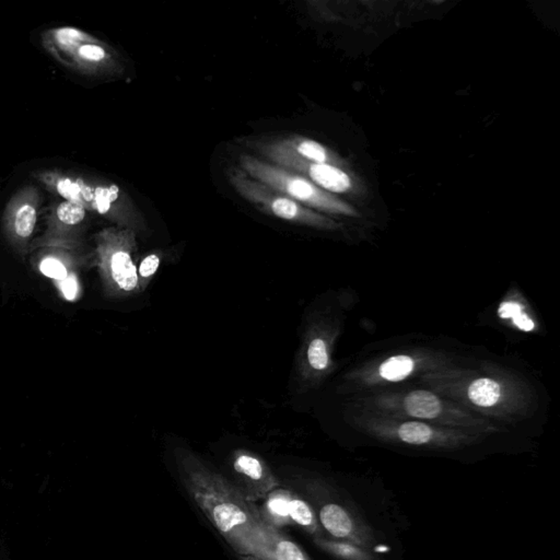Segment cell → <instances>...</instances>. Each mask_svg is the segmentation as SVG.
I'll return each mask as SVG.
<instances>
[{
    "label": "cell",
    "mask_w": 560,
    "mask_h": 560,
    "mask_svg": "<svg viewBox=\"0 0 560 560\" xmlns=\"http://www.w3.org/2000/svg\"><path fill=\"white\" fill-rule=\"evenodd\" d=\"M182 484L243 560H275L270 528L235 484L187 449L174 451Z\"/></svg>",
    "instance_id": "cell-1"
},
{
    "label": "cell",
    "mask_w": 560,
    "mask_h": 560,
    "mask_svg": "<svg viewBox=\"0 0 560 560\" xmlns=\"http://www.w3.org/2000/svg\"><path fill=\"white\" fill-rule=\"evenodd\" d=\"M241 163L243 170L250 177L261 182L272 190L283 193L301 205L304 204L331 214L358 216L357 211L352 205L345 203L344 200L332 193L322 190L300 174L263 162L253 157H243Z\"/></svg>",
    "instance_id": "cell-2"
},
{
    "label": "cell",
    "mask_w": 560,
    "mask_h": 560,
    "mask_svg": "<svg viewBox=\"0 0 560 560\" xmlns=\"http://www.w3.org/2000/svg\"><path fill=\"white\" fill-rule=\"evenodd\" d=\"M235 190L251 203L257 204L267 213L278 218L313 227H332L333 222L322 215L304 207L283 193L272 190L257 180L248 177L246 172L235 171L231 176Z\"/></svg>",
    "instance_id": "cell-3"
},
{
    "label": "cell",
    "mask_w": 560,
    "mask_h": 560,
    "mask_svg": "<svg viewBox=\"0 0 560 560\" xmlns=\"http://www.w3.org/2000/svg\"><path fill=\"white\" fill-rule=\"evenodd\" d=\"M270 159L280 168L300 174L326 192L332 194H358L359 184L341 166L315 163L296 155L283 142H276L266 148Z\"/></svg>",
    "instance_id": "cell-4"
},
{
    "label": "cell",
    "mask_w": 560,
    "mask_h": 560,
    "mask_svg": "<svg viewBox=\"0 0 560 560\" xmlns=\"http://www.w3.org/2000/svg\"><path fill=\"white\" fill-rule=\"evenodd\" d=\"M103 259L105 275L114 292L131 296L139 292L138 266L133 257L135 240L133 235L115 237Z\"/></svg>",
    "instance_id": "cell-5"
},
{
    "label": "cell",
    "mask_w": 560,
    "mask_h": 560,
    "mask_svg": "<svg viewBox=\"0 0 560 560\" xmlns=\"http://www.w3.org/2000/svg\"><path fill=\"white\" fill-rule=\"evenodd\" d=\"M233 467L241 485H237L250 502L266 498L279 488L280 483L266 462L253 452L239 449L233 454Z\"/></svg>",
    "instance_id": "cell-6"
},
{
    "label": "cell",
    "mask_w": 560,
    "mask_h": 560,
    "mask_svg": "<svg viewBox=\"0 0 560 560\" xmlns=\"http://www.w3.org/2000/svg\"><path fill=\"white\" fill-rule=\"evenodd\" d=\"M321 526L332 537L368 548L372 545V535L366 526H361L348 510L337 504H326L321 508Z\"/></svg>",
    "instance_id": "cell-7"
},
{
    "label": "cell",
    "mask_w": 560,
    "mask_h": 560,
    "mask_svg": "<svg viewBox=\"0 0 560 560\" xmlns=\"http://www.w3.org/2000/svg\"><path fill=\"white\" fill-rule=\"evenodd\" d=\"M57 191L63 197L70 202H76L83 205L89 204L92 208L105 214L109 211L111 204L118 196V189L116 186L111 187H92L87 186L79 181H72L70 179H64L58 182Z\"/></svg>",
    "instance_id": "cell-8"
},
{
    "label": "cell",
    "mask_w": 560,
    "mask_h": 560,
    "mask_svg": "<svg viewBox=\"0 0 560 560\" xmlns=\"http://www.w3.org/2000/svg\"><path fill=\"white\" fill-rule=\"evenodd\" d=\"M291 495L292 493L289 491L277 488L265 498L264 508L259 513L267 526L278 530L292 524L289 517V500Z\"/></svg>",
    "instance_id": "cell-9"
},
{
    "label": "cell",
    "mask_w": 560,
    "mask_h": 560,
    "mask_svg": "<svg viewBox=\"0 0 560 560\" xmlns=\"http://www.w3.org/2000/svg\"><path fill=\"white\" fill-rule=\"evenodd\" d=\"M286 144L290 148L296 155L303 158L305 160L315 163H325L332 166H344V161L335 155L333 151L324 147L320 142H314L312 139L294 138L285 140Z\"/></svg>",
    "instance_id": "cell-10"
},
{
    "label": "cell",
    "mask_w": 560,
    "mask_h": 560,
    "mask_svg": "<svg viewBox=\"0 0 560 560\" xmlns=\"http://www.w3.org/2000/svg\"><path fill=\"white\" fill-rule=\"evenodd\" d=\"M301 361L299 363L300 374L308 376L310 374L323 372L328 367L327 344L323 337L314 336L304 345Z\"/></svg>",
    "instance_id": "cell-11"
},
{
    "label": "cell",
    "mask_w": 560,
    "mask_h": 560,
    "mask_svg": "<svg viewBox=\"0 0 560 560\" xmlns=\"http://www.w3.org/2000/svg\"><path fill=\"white\" fill-rule=\"evenodd\" d=\"M314 543L321 550L338 560H376L370 550L347 541H332L324 537H314Z\"/></svg>",
    "instance_id": "cell-12"
},
{
    "label": "cell",
    "mask_w": 560,
    "mask_h": 560,
    "mask_svg": "<svg viewBox=\"0 0 560 560\" xmlns=\"http://www.w3.org/2000/svg\"><path fill=\"white\" fill-rule=\"evenodd\" d=\"M409 415L419 418H435L441 411L439 398L428 391H413L404 400Z\"/></svg>",
    "instance_id": "cell-13"
},
{
    "label": "cell",
    "mask_w": 560,
    "mask_h": 560,
    "mask_svg": "<svg viewBox=\"0 0 560 560\" xmlns=\"http://www.w3.org/2000/svg\"><path fill=\"white\" fill-rule=\"evenodd\" d=\"M289 517L292 523L301 526L308 533L315 537H320V524L312 507L294 494L291 495L289 500Z\"/></svg>",
    "instance_id": "cell-14"
},
{
    "label": "cell",
    "mask_w": 560,
    "mask_h": 560,
    "mask_svg": "<svg viewBox=\"0 0 560 560\" xmlns=\"http://www.w3.org/2000/svg\"><path fill=\"white\" fill-rule=\"evenodd\" d=\"M469 398L476 405L491 407L500 398V387L494 380H476L469 389Z\"/></svg>",
    "instance_id": "cell-15"
},
{
    "label": "cell",
    "mask_w": 560,
    "mask_h": 560,
    "mask_svg": "<svg viewBox=\"0 0 560 560\" xmlns=\"http://www.w3.org/2000/svg\"><path fill=\"white\" fill-rule=\"evenodd\" d=\"M270 533L275 560H311L307 552L301 550L294 541L283 537L277 528H270Z\"/></svg>",
    "instance_id": "cell-16"
},
{
    "label": "cell",
    "mask_w": 560,
    "mask_h": 560,
    "mask_svg": "<svg viewBox=\"0 0 560 560\" xmlns=\"http://www.w3.org/2000/svg\"><path fill=\"white\" fill-rule=\"evenodd\" d=\"M413 361L409 356H395L389 358L380 367L379 374L383 379L389 381H400L411 374Z\"/></svg>",
    "instance_id": "cell-17"
},
{
    "label": "cell",
    "mask_w": 560,
    "mask_h": 560,
    "mask_svg": "<svg viewBox=\"0 0 560 560\" xmlns=\"http://www.w3.org/2000/svg\"><path fill=\"white\" fill-rule=\"evenodd\" d=\"M398 435L403 442L413 446L429 443L433 438L431 428L420 422H405L398 428Z\"/></svg>",
    "instance_id": "cell-18"
},
{
    "label": "cell",
    "mask_w": 560,
    "mask_h": 560,
    "mask_svg": "<svg viewBox=\"0 0 560 560\" xmlns=\"http://www.w3.org/2000/svg\"><path fill=\"white\" fill-rule=\"evenodd\" d=\"M36 224V211L31 205L21 206L17 211L16 218H14V230L17 235L20 237H29L32 235L33 230Z\"/></svg>",
    "instance_id": "cell-19"
},
{
    "label": "cell",
    "mask_w": 560,
    "mask_h": 560,
    "mask_svg": "<svg viewBox=\"0 0 560 560\" xmlns=\"http://www.w3.org/2000/svg\"><path fill=\"white\" fill-rule=\"evenodd\" d=\"M498 312L502 318L513 319V323L522 331L530 332L534 328L533 321L522 312V308L517 302H504Z\"/></svg>",
    "instance_id": "cell-20"
},
{
    "label": "cell",
    "mask_w": 560,
    "mask_h": 560,
    "mask_svg": "<svg viewBox=\"0 0 560 560\" xmlns=\"http://www.w3.org/2000/svg\"><path fill=\"white\" fill-rule=\"evenodd\" d=\"M161 257L159 254L152 253L142 259L138 266L139 292L142 294L151 283L158 268L160 266Z\"/></svg>",
    "instance_id": "cell-21"
},
{
    "label": "cell",
    "mask_w": 560,
    "mask_h": 560,
    "mask_svg": "<svg viewBox=\"0 0 560 560\" xmlns=\"http://www.w3.org/2000/svg\"><path fill=\"white\" fill-rule=\"evenodd\" d=\"M57 217L63 224L74 226L83 222L86 217V209L81 204L67 200L58 206Z\"/></svg>",
    "instance_id": "cell-22"
},
{
    "label": "cell",
    "mask_w": 560,
    "mask_h": 560,
    "mask_svg": "<svg viewBox=\"0 0 560 560\" xmlns=\"http://www.w3.org/2000/svg\"><path fill=\"white\" fill-rule=\"evenodd\" d=\"M40 270L41 272H43L44 275L53 278V279L59 280V281H62L68 276L66 267L64 266L62 261L53 259V257L44 259L41 263Z\"/></svg>",
    "instance_id": "cell-23"
},
{
    "label": "cell",
    "mask_w": 560,
    "mask_h": 560,
    "mask_svg": "<svg viewBox=\"0 0 560 560\" xmlns=\"http://www.w3.org/2000/svg\"><path fill=\"white\" fill-rule=\"evenodd\" d=\"M55 36H56L58 43L63 46L76 45L79 41L83 39V33L72 28H63V29L57 30Z\"/></svg>",
    "instance_id": "cell-24"
},
{
    "label": "cell",
    "mask_w": 560,
    "mask_h": 560,
    "mask_svg": "<svg viewBox=\"0 0 560 560\" xmlns=\"http://www.w3.org/2000/svg\"><path fill=\"white\" fill-rule=\"evenodd\" d=\"M79 55L83 58L91 62H100L105 58V51L101 46L94 45V44H83L79 47Z\"/></svg>",
    "instance_id": "cell-25"
},
{
    "label": "cell",
    "mask_w": 560,
    "mask_h": 560,
    "mask_svg": "<svg viewBox=\"0 0 560 560\" xmlns=\"http://www.w3.org/2000/svg\"><path fill=\"white\" fill-rule=\"evenodd\" d=\"M61 289L67 300H69V301L75 300L78 296V291H79V286H78L75 276H67L64 280H62Z\"/></svg>",
    "instance_id": "cell-26"
}]
</instances>
